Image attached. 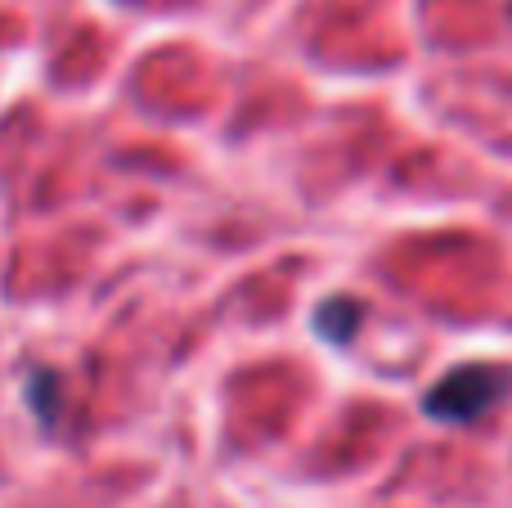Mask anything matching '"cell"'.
Wrapping results in <instances>:
<instances>
[{
    "label": "cell",
    "mask_w": 512,
    "mask_h": 508,
    "mask_svg": "<svg viewBox=\"0 0 512 508\" xmlns=\"http://www.w3.org/2000/svg\"><path fill=\"white\" fill-rule=\"evenodd\" d=\"M360 320H364L360 302H351V297H333V302L319 306L315 329H319L324 342H351L355 329H360Z\"/></svg>",
    "instance_id": "2"
},
{
    "label": "cell",
    "mask_w": 512,
    "mask_h": 508,
    "mask_svg": "<svg viewBox=\"0 0 512 508\" xmlns=\"http://www.w3.org/2000/svg\"><path fill=\"white\" fill-rule=\"evenodd\" d=\"M512 387L508 365H459L427 387L423 410L436 423H477L481 414H490Z\"/></svg>",
    "instance_id": "1"
}]
</instances>
